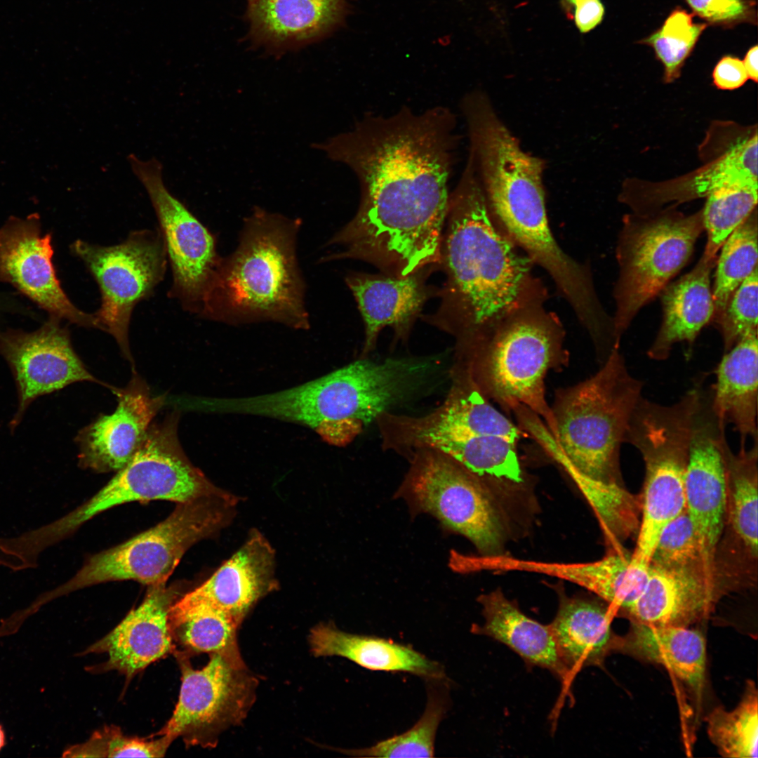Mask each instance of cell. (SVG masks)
<instances>
[{
	"label": "cell",
	"instance_id": "4",
	"mask_svg": "<svg viewBox=\"0 0 758 758\" xmlns=\"http://www.w3.org/2000/svg\"><path fill=\"white\" fill-rule=\"evenodd\" d=\"M302 222L255 206L238 244L222 258L201 317L232 326L274 322L310 326L297 244Z\"/></svg>",
	"mask_w": 758,
	"mask_h": 758
},
{
	"label": "cell",
	"instance_id": "6",
	"mask_svg": "<svg viewBox=\"0 0 758 758\" xmlns=\"http://www.w3.org/2000/svg\"><path fill=\"white\" fill-rule=\"evenodd\" d=\"M565 331L557 315L545 306L509 319L485 339L456 353L453 363L465 370L490 401L512 413L525 407L538 415L552 436L554 420L546 399L545 378L550 371L567 366Z\"/></svg>",
	"mask_w": 758,
	"mask_h": 758
},
{
	"label": "cell",
	"instance_id": "26",
	"mask_svg": "<svg viewBox=\"0 0 758 758\" xmlns=\"http://www.w3.org/2000/svg\"><path fill=\"white\" fill-rule=\"evenodd\" d=\"M316 657L340 656L366 669L408 672L428 681H444L443 667L412 647L375 636L342 631L333 623H319L309 635Z\"/></svg>",
	"mask_w": 758,
	"mask_h": 758
},
{
	"label": "cell",
	"instance_id": "24",
	"mask_svg": "<svg viewBox=\"0 0 758 758\" xmlns=\"http://www.w3.org/2000/svg\"><path fill=\"white\" fill-rule=\"evenodd\" d=\"M485 619L483 625H473L471 632L498 641L517 653L527 667L549 670L568 688L573 674L559 653L550 625L526 616L500 590L478 598Z\"/></svg>",
	"mask_w": 758,
	"mask_h": 758
},
{
	"label": "cell",
	"instance_id": "35",
	"mask_svg": "<svg viewBox=\"0 0 758 758\" xmlns=\"http://www.w3.org/2000/svg\"><path fill=\"white\" fill-rule=\"evenodd\" d=\"M757 232L755 208L721 246L712 289V319L722 312L736 289L758 267Z\"/></svg>",
	"mask_w": 758,
	"mask_h": 758
},
{
	"label": "cell",
	"instance_id": "17",
	"mask_svg": "<svg viewBox=\"0 0 758 758\" xmlns=\"http://www.w3.org/2000/svg\"><path fill=\"white\" fill-rule=\"evenodd\" d=\"M0 356L14 379L17 408L8 427L13 433L39 397L78 382H100L86 368L61 320L49 317L37 329H0Z\"/></svg>",
	"mask_w": 758,
	"mask_h": 758
},
{
	"label": "cell",
	"instance_id": "13",
	"mask_svg": "<svg viewBox=\"0 0 758 758\" xmlns=\"http://www.w3.org/2000/svg\"><path fill=\"white\" fill-rule=\"evenodd\" d=\"M71 249L99 286L101 304L95 315L101 330L112 335L133 366L128 339L132 311L163 280L166 269L160 232L135 231L124 241L110 246L78 239Z\"/></svg>",
	"mask_w": 758,
	"mask_h": 758
},
{
	"label": "cell",
	"instance_id": "30",
	"mask_svg": "<svg viewBox=\"0 0 758 758\" xmlns=\"http://www.w3.org/2000/svg\"><path fill=\"white\" fill-rule=\"evenodd\" d=\"M345 0H254L248 16L253 35L274 44L300 43L338 21Z\"/></svg>",
	"mask_w": 758,
	"mask_h": 758
},
{
	"label": "cell",
	"instance_id": "32",
	"mask_svg": "<svg viewBox=\"0 0 758 758\" xmlns=\"http://www.w3.org/2000/svg\"><path fill=\"white\" fill-rule=\"evenodd\" d=\"M757 186V132L736 138L716 159L685 180L651 195L654 205L707 197L716 191Z\"/></svg>",
	"mask_w": 758,
	"mask_h": 758
},
{
	"label": "cell",
	"instance_id": "25",
	"mask_svg": "<svg viewBox=\"0 0 758 758\" xmlns=\"http://www.w3.org/2000/svg\"><path fill=\"white\" fill-rule=\"evenodd\" d=\"M716 262L717 257L703 253L691 271L661 291L663 319L647 352L651 359H666L677 343L692 344L712 319L714 307L710 274Z\"/></svg>",
	"mask_w": 758,
	"mask_h": 758
},
{
	"label": "cell",
	"instance_id": "34",
	"mask_svg": "<svg viewBox=\"0 0 758 758\" xmlns=\"http://www.w3.org/2000/svg\"><path fill=\"white\" fill-rule=\"evenodd\" d=\"M727 470L726 513L731 528L752 558L757 557V441L746 449L740 444L734 454L726 450Z\"/></svg>",
	"mask_w": 758,
	"mask_h": 758
},
{
	"label": "cell",
	"instance_id": "46",
	"mask_svg": "<svg viewBox=\"0 0 758 758\" xmlns=\"http://www.w3.org/2000/svg\"><path fill=\"white\" fill-rule=\"evenodd\" d=\"M757 53L758 47L755 45L748 50L743 61L748 78L756 83L758 78Z\"/></svg>",
	"mask_w": 758,
	"mask_h": 758
},
{
	"label": "cell",
	"instance_id": "27",
	"mask_svg": "<svg viewBox=\"0 0 758 758\" xmlns=\"http://www.w3.org/2000/svg\"><path fill=\"white\" fill-rule=\"evenodd\" d=\"M346 282L364 323L361 358L373 350L384 327L392 326L398 335H404L426 297L415 273L406 276L355 274L347 277Z\"/></svg>",
	"mask_w": 758,
	"mask_h": 758
},
{
	"label": "cell",
	"instance_id": "49",
	"mask_svg": "<svg viewBox=\"0 0 758 758\" xmlns=\"http://www.w3.org/2000/svg\"><path fill=\"white\" fill-rule=\"evenodd\" d=\"M248 4H251V3H252V2H253V1H254V0H248Z\"/></svg>",
	"mask_w": 758,
	"mask_h": 758
},
{
	"label": "cell",
	"instance_id": "43",
	"mask_svg": "<svg viewBox=\"0 0 758 758\" xmlns=\"http://www.w3.org/2000/svg\"><path fill=\"white\" fill-rule=\"evenodd\" d=\"M693 11L710 24L733 26L754 22L756 13L750 0H685Z\"/></svg>",
	"mask_w": 758,
	"mask_h": 758
},
{
	"label": "cell",
	"instance_id": "15",
	"mask_svg": "<svg viewBox=\"0 0 758 758\" xmlns=\"http://www.w3.org/2000/svg\"><path fill=\"white\" fill-rule=\"evenodd\" d=\"M200 670L179 654L182 684L172 717L157 733L182 737L191 745L215 747L227 729L240 724L255 698L258 679L218 653Z\"/></svg>",
	"mask_w": 758,
	"mask_h": 758
},
{
	"label": "cell",
	"instance_id": "38",
	"mask_svg": "<svg viewBox=\"0 0 758 758\" xmlns=\"http://www.w3.org/2000/svg\"><path fill=\"white\" fill-rule=\"evenodd\" d=\"M757 204V186L731 187L709 194L702 209L707 232L703 253L717 257L725 240L752 213Z\"/></svg>",
	"mask_w": 758,
	"mask_h": 758
},
{
	"label": "cell",
	"instance_id": "2",
	"mask_svg": "<svg viewBox=\"0 0 758 758\" xmlns=\"http://www.w3.org/2000/svg\"><path fill=\"white\" fill-rule=\"evenodd\" d=\"M446 220L444 307L460 352L514 316L545 306L547 292L531 260L497 225L470 158L450 193Z\"/></svg>",
	"mask_w": 758,
	"mask_h": 758
},
{
	"label": "cell",
	"instance_id": "39",
	"mask_svg": "<svg viewBox=\"0 0 758 758\" xmlns=\"http://www.w3.org/2000/svg\"><path fill=\"white\" fill-rule=\"evenodd\" d=\"M707 26V23H695L692 14L678 8L660 29L639 41L653 49L663 65L665 82L679 78L685 60Z\"/></svg>",
	"mask_w": 758,
	"mask_h": 758
},
{
	"label": "cell",
	"instance_id": "36",
	"mask_svg": "<svg viewBox=\"0 0 758 758\" xmlns=\"http://www.w3.org/2000/svg\"><path fill=\"white\" fill-rule=\"evenodd\" d=\"M448 702L444 689L430 686L427 702L420 719L406 732L359 749L343 750L344 753L359 757H432L439 725L448 710Z\"/></svg>",
	"mask_w": 758,
	"mask_h": 758
},
{
	"label": "cell",
	"instance_id": "9",
	"mask_svg": "<svg viewBox=\"0 0 758 758\" xmlns=\"http://www.w3.org/2000/svg\"><path fill=\"white\" fill-rule=\"evenodd\" d=\"M435 433L418 436L396 449L405 453L430 448L451 458L490 492L517 490L528 477L519 454L526 434L498 411L468 380L451 385L432 415Z\"/></svg>",
	"mask_w": 758,
	"mask_h": 758
},
{
	"label": "cell",
	"instance_id": "41",
	"mask_svg": "<svg viewBox=\"0 0 758 758\" xmlns=\"http://www.w3.org/2000/svg\"><path fill=\"white\" fill-rule=\"evenodd\" d=\"M174 739L161 735L154 740L124 735L117 726L96 731L81 744L67 748L63 757H162Z\"/></svg>",
	"mask_w": 758,
	"mask_h": 758
},
{
	"label": "cell",
	"instance_id": "22",
	"mask_svg": "<svg viewBox=\"0 0 758 758\" xmlns=\"http://www.w3.org/2000/svg\"><path fill=\"white\" fill-rule=\"evenodd\" d=\"M631 554L614 548L602 559L587 563H554L498 555L492 565L496 571H526L561 578L596 594L615 611H626L645 586L648 568L631 566Z\"/></svg>",
	"mask_w": 758,
	"mask_h": 758
},
{
	"label": "cell",
	"instance_id": "1",
	"mask_svg": "<svg viewBox=\"0 0 758 758\" xmlns=\"http://www.w3.org/2000/svg\"><path fill=\"white\" fill-rule=\"evenodd\" d=\"M456 124L446 107L422 112L402 107L388 116L365 115L314 145L348 166L361 187L356 215L328 241L343 248L333 259H361L396 276L439 260Z\"/></svg>",
	"mask_w": 758,
	"mask_h": 758
},
{
	"label": "cell",
	"instance_id": "3",
	"mask_svg": "<svg viewBox=\"0 0 758 758\" xmlns=\"http://www.w3.org/2000/svg\"><path fill=\"white\" fill-rule=\"evenodd\" d=\"M444 355L375 361L361 358L300 385L259 394V416L307 427L324 441L345 444L359 429L426 394L450 378Z\"/></svg>",
	"mask_w": 758,
	"mask_h": 758
},
{
	"label": "cell",
	"instance_id": "42",
	"mask_svg": "<svg viewBox=\"0 0 758 758\" xmlns=\"http://www.w3.org/2000/svg\"><path fill=\"white\" fill-rule=\"evenodd\" d=\"M757 270L740 284L722 312L712 319L722 335L725 352L743 337L757 331Z\"/></svg>",
	"mask_w": 758,
	"mask_h": 758
},
{
	"label": "cell",
	"instance_id": "10",
	"mask_svg": "<svg viewBox=\"0 0 758 758\" xmlns=\"http://www.w3.org/2000/svg\"><path fill=\"white\" fill-rule=\"evenodd\" d=\"M694 411L686 397L669 406L641 398L632 414L626 442L639 450L645 466L632 566L649 567L661 532L686 509L684 479Z\"/></svg>",
	"mask_w": 758,
	"mask_h": 758
},
{
	"label": "cell",
	"instance_id": "29",
	"mask_svg": "<svg viewBox=\"0 0 758 758\" xmlns=\"http://www.w3.org/2000/svg\"><path fill=\"white\" fill-rule=\"evenodd\" d=\"M615 612L591 600L560 595L557 613L549 625L560 657L573 675L599 664L616 647L611 630Z\"/></svg>",
	"mask_w": 758,
	"mask_h": 758
},
{
	"label": "cell",
	"instance_id": "28",
	"mask_svg": "<svg viewBox=\"0 0 758 758\" xmlns=\"http://www.w3.org/2000/svg\"><path fill=\"white\" fill-rule=\"evenodd\" d=\"M711 405L719 420L733 425L740 434L757 441V331L743 337L725 352L716 370Z\"/></svg>",
	"mask_w": 758,
	"mask_h": 758
},
{
	"label": "cell",
	"instance_id": "11",
	"mask_svg": "<svg viewBox=\"0 0 758 758\" xmlns=\"http://www.w3.org/2000/svg\"><path fill=\"white\" fill-rule=\"evenodd\" d=\"M704 230L702 210L685 215L669 208L625 216L617 242L619 270L613 293L619 343L638 312L687 263Z\"/></svg>",
	"mask_w": 758,
	"mask_h": 758
},
{
	"label": "cell",
	"instance_id": "33",
	"mask_svg": "<svg viewBox=\"0 0 758 758\" xmlns=\"http://www.w3.org/2000/svg\"><path fill=\"white\" fill-rule=\"evenodd\" d=\"M169 623L173 637L190 651L218 653L237 667H246L237 639L241 624L230 616L205 605L172 606Z\"/></svg>",
	"mask_w": 758,
	"mask_h": 758
},
{
	"label": "cell",
	"instance_id": "16",
	"mask_svg": "<svg viewBox=\"0 0 758 758\" xmlns=\"http://www.w3.org/2000/svg\"><path fill=\"white\" fill-rule=\"evenodd\" d=\"M725 425L703 391L693 413L684 479L686 509L698 538L704 569L714 579L727 507Z\"/></svg>",
	"mask_w": 758,
	"mask_h": 758
},
{
	"label": "cell",
	"instance_id": "40",
	"mask_svg": "<svg viewBox=\"0 0 758 758\" xmlns=\"http://www.w3.org/2000/svg\"><path fill=\"white\" fill-rule=\"evenodd\" d=\"M673 570L705 573L698 538L686 509L671 521L661 532L650 564Z\"/></svg>",
	"mask_w": 758,
	"mask_h": 758
},
{
	"label": "cell",
	"instance_id": "8",
	"mask_svg": "<svg viewBox=\"0 0 758 758\" xmlns=\"http://www.w3.org/2000/svg\"><path fill=\"white\" fill-rule=\"evenodd\" d=\"M240 498L231 493L178 503L164 521L121 544L88 558L67 582L39 595L37 609L60 597L99 583L132 580L166 583L193 545L227 526Z\"/></svg>",
	"mask_w": 758,
	"mask_h": 758
},
{
	"label": "cell",
	"instance_id": "47",
	"mask_svg": "<svg viewBox=\"0 0 758 758\" xmlns=\"http://www.w3.org/2000/svg\"><path fill=\"white\" fill-rule=\"evenodd\" d=\"M5 733L2 726L0 725V751L5 745Z\"/></svg>",
	"mask_w": 758,
	"mask_h": 758
},
{
	"label": "cell",
	"instance_id": "23",
	"mask_svg": "<svg viewBox=\"0 0 758 758\" xmlns=\"http://www.w3.org/2000/svg\"><path fill=\"white\" fill-rule=\"evenodd\" d=\"M714 584L703 572L649 564L642 592L627 611L637 622L687 627L706 614Z\"/></svg>",
	"mask_w": 758,
	"mask_h": 758
},
{
	"label": "cell",
	"instance_id": "45",
	"mask_svg": "<svg viewBox=\"0 0 758 758\" xmlns=\"http://www.w3.org/2000/svg\"><path fill=\"white\" fill-rule=\"evenodd\" d=\"M575 6V22L580 32H588L601 22L604 8L599 0H578Z\"/></svg>",
	"mask_w": 758,
	"mask_h": 758
},
{
	"label": "cell",
	"instance_id": "21",
	"mask_svg": "<svg viewBox=\"0 0 758 758\" xmlns=\"http://www.w3.org/2000/svg\"><path fill=\"white\" fill-rule=\"evenodd\" d=\"M178 592L166 583L150 585L137 608L86 652L105 653L106 668L130 677L173 650L169 623Z\"/></svg>",
	"mask_w": 758,
	"mask_h": 758
},
{
	"label": "cell",
	"instance_id": "7",
	"mask_svg": "<svg viewBox=\"0 0 758 758\" xmlns=\"http://www.w3.org/2000/svg\"><path fill=\"white\" fill-rule=\"evenodd\" d=\"M179 413L151 425L130 460L92 498L58 519L19 537L24 553L38 559L46 549L74 533L98 514L133 501L163 500L183 503L197 498L227 496L195 467L178 438Z\"/></svg>",
	"mask_w": 758,
	"mask_h": 758
},
{
	"label": "cell",
	"instance_id": "12",
	"mask_svg": "<svg viewBox=\"0 0 758 758\" xmlns=\"http://www.w3.org/2000/svg\"><path fill=\"white\" fill-rule=\"evenodd\" d=\"M407 455L411 466L397 496L466 537L480 555L500 554L504 526L491 492L439 451L420 448Z\"/></svg>",
	"mask_w": 758,
	"mask_h": 758
},
{
	"label": "cell",
	"instance_id": "20",
	"mask_svg": "<svg viewBox=\"0 0 758 758\" xmlns=\"http://www.w3.org/2000/svg\"><path fill=\"white\" fill-rule=\"evenodd\" d=\"M276 567L272 545L261 532L252 529L241 546L208 580L173 606H208L241 624L258 601L279 589Z\"/></svg>",
	"mask_w": 758,
	"mask_h": 758
},
{
	"label": "cell",
	"instance_id": "37",
	"mask_svg": "<svg viewBox=\"0 0 758 758\" xmlns=\"http://www.w3.org/2000/svg\"><path fill=\"white\" fill-rule=\"evenodd\" d=\"M711 741L726 757H757L758 743L757 692L748 684L745 696L733 710L714 709L707 717Z\"/></svg>",
	"mask_w": 758,
	"mask_h": 758
},
{
	"label": "cell",
	"instance_id": "18",
	"mask_svg": "<svg viewBox=\"0 0 758 758\" xmlns=\"http://www.w3.org/2000/svg\"><path fill=\"white\" fill-rule=\"evenodd\" d=\"M52 236L36 214L11 217L0 227V281L8 283L49 317L101 330L95 314L77 307L63 291L53 262Z\"/></svg>",
	"mask_w": 758,
	"mask_h": 758
},
{
	"label": "cell",
	"instance_id": "19",
	"mask_svg": "<svg viewBox=\"0 0 758 758\" xmlns=\"http://www.w3.org/2000/svg\"><path fill=\"white\" fill-rule=\"evenodd\" d=\"M112 391L117 397L115 411L100 415L75 437L78 464L84 469L98 472L121 469L137 451L165 401L164 395H152L134 371L124 388Z\"/></svg>",
	"mask_w": 758,
	"mask_h": 758
},
{
	"label": "cell",
	"instance_id": "14",
	"mask_svg": "<svg viewBox=\"0 0 758 758\" xmlns=\"http://www.w3.org/2000/svg\"><path fill=\"white\" fill-rule=\"evenodd\" d=\"M128 160L154 209L172 271L169 296L200 317L213 287L222 257L209 230L166 187L163 167L152 158Z\"/></svg>",
	"mask_w": 758,
	"mask_h": 758
},
{
	"label": "cell",
	"instance_id": "48",
	"mask_svg": "<svg viewBox=\"0 0 758 758\" xmlns=\"http://www.w3.org/2000/svg\"><path fill=\"white\" fill-rule=\"evenodd\" d=\"M567 1L568 2H570L571 4L575 5V4L577 2L578 0H567Z\"/></svg>",
	"mask_w": 758,
	"mask_h": 758
},
{
	"label": "cell",
	"instance_id": "31",
	"mask_svg": "<svg viewBox=\"0 0 758 758\" xmlns=\"http://www.w3.org/2000/svg\"><path fill=\"white\" fill-rule=\"evenodd\" d=\"M623 641L619 644L664 665L696 693L700 692L706 656L705 640L699 632L686 627L636 622Z\"/></svg>",
	"mask_w": 758,
	"mask_h": 758
},
{
	"label": "cell",
	"instance_id": "5",
	"mask_svg": "<svg viewBox=\"0 0 758 758\" xmlns=\"http://www.w3.org/2000/svg\"><path fill=\"white\" fill-rule=\"evenodd\" d=\"M642 387L616 349L594 375L557 390L550 406L554 436L528 409L517 413V423L577 485L586 480L619 484L620 447Z\"/></svg>",
	"mask_w": 758,
	"mask_h": 758
},
{
	"label": "cell",
	"instance_id": "44",
	"mask_svg": "<svg viewBox=\"0 0 758 758\" xmlns=\"http://www.w3.org/2000/svg\"><path fill=\"white\" fill-rule=\"evenodd\" d=\"M714 86L721 90H735L747 81L748 76L743 61L727 55L716 65L712 72Z\"/></svg>",
	"mask_w": 758,
	"mask_h": 758
}]
</instances>
